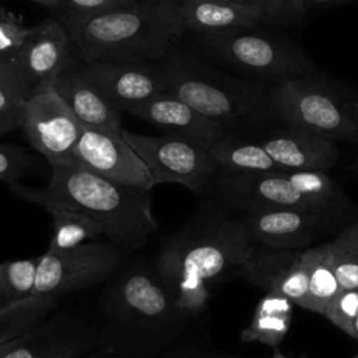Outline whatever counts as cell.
<instances>
[{
	"label": "cell",
	"mask_w": 358,
	"mask_h": 358,
	"mask_svg": "<svg viewBox=\"0 0 358 358\" xmlns=\"http://www.w3.org/2000/svg\"><path fill=\"white\" fill-rule=\"evenodd\" d=\"M271 358H285V357H284L282 354H280V352H275V354H274Z\"/></svg>",
	"instance_id": "7bdbcfd3"
},
{
	"label": "cell",
	"mask_w": 358,
	"mask_h": 358,
	"mask_svg": "<svg viewBox=\"0 0 358 358\" xmlns=\"http://www.w3.org/2000/svg\"><path fill=\"white\" fill-rule=\"evenodd\" d=\"M98 347L119 358H150L178 340L189 315L175 302L155 267L137 264L116 277L101 296Z\"/></svg>",
	"instance_id": "7a4b0ae2"
},
{
	"label": "cell",
	"mask_w": 358,
	"mask_h": 358,
	"mask_svg": "<svg viewBox=\"0 0 358 358\" xmlns=\"http://www.w3.org/2000/svg\"><path fill=\"white\" fill-rule=\"evenodd\" d=\"M122 134L148 166L155 186L178 183L196 194L214 190L220 169L207 148L173 134L147 136L126 129Z\"/></svg>",
	"instance_id": "ba28073f"
},
{
	"label": "cell",
	"mask_w": 358,
	"mask_h": 358,
	"mask_svg": "<svg viewBox=\"0 0 358 358\" xmlns=\"http://www.w3.org/2000/svg\"><path fill=\"white\" fill-rule=\"evenodd\" d=\"M31 28L22 25L14 15H0V55L17 66V56Z\"/></svg>",
	"instance_id": "836d02e7"
},
{
	"label": "cell",
	"mask_w": 358,
	"mask_h": 358,
	"mask_svg": "<svg viewBox=\"0 0 358 358\" xmlns=\"http://www.w3.org/2000/svg\"><path fill=\"white\" fill-rule=\"evenodd\" d=\"M207 49L249 80L274 87L288 80L316 74V64L295 43L249 29L203 35Z\"/></svg>",
	"instance_id": "52a82bcc"
},
{
	"label": "cell",
	"mask_w": 358,
	"mask_h": 358,
	"mask_svg": "<svg viewBox=\"0 0 358 358\" xmlns=\"http://www.w3.org/2000/svg\"><path fill=\"white\" fill-rule=\"evenodd\" d=\"M354 250H355V249H354ZM357 252H358V250H357Z\"/></svg>",
	"instance_id": "bcb514c9"
},
{
	"label": "cell",
	"mask_w": 358,
	"mask_h": 358,
	"mask_svg": "<svg viewBox=\"0 0 358 358\" xmlns=\"http://www.w3.org/2000/svg\"><path fill=\"white\" fill-rule=\"evenodd\" d=\"M78 358H119V357H116L115 354H112L110 351H108L105 348L96 347L92 351H90V352H87V354H84V355H81Z\"/></svg>",
	"instance_id": "74e56055"
},
{
	"label": "cell",
	"mask_w": 358,
	"mask_h": 358,
	"mask_svg": "<svg viewBox=\"0 0 358 358\" xmlns=\"http://www.w3.org/2000/svg\"><path fill=\"white\" fill-rule=\"evenodd\" d=\"M165 91L176 95L228 133L257 129L275 117L270 85L224 74L196 60L171 59L161 70Z\"/></svg>",
	"instance_id": "5b68a950"
},
{
	"label": "cell",
	"mask_w": 358,
	"mask_h": 358,
	"mask_svg": "<svg viewBox=\"0 0 358 358\" xmlns=\"http://www.w3.org/2000/svg\"><path fill=\"white\" fill-rule=\"evenodd\" d=\"M351 337H354L355 340H358V315L354 320V324H352V333H351Z\"/></svg>",
	"instance_id": "60d3db41"
},
{
	"label": "cell",
	"mask_w": 358,
	"mask_h": 358,
	"mask_svg": "<svg viewBox=\"0 0 358 358\" xmlns=\"http://www.w3.org/2000/svg\"><path fill=\"white\" fill-rule=\"evenodd\" d=\"M179 4L186 28L201 35L249 29L264 24L259 11L231 0H182Z\"/></svg>",
	"instance_id": "44dd1931"
},
{
	"label": "cell",
	"mask_w": 358,
	"mask_h": 358,
	"mask_svg": "<svg viewBox=\"0 0 358 358\" xmlns=\"http://www.w3.org/2000/svg\"><path fill=\"white\" fill-rule=\"evenodd\" d=\"M63 24L85 63H148L164 57L187 29L175 0H138L88 18L66 17Z\"/></svg>",
	"instance_id": "277c9868"
},
{
	"label": "cell",
	"mask_w": 358,
	"mask_h": 358,
	"mask_svg": "<svg viewBox=\"0 0 358 358\" xmlns=\"http://www.w3.org/2000/svg\"><path fill=\"white\" fill-rule=\"evenodd\" d=\"M0 81L6 83L8 85H13L15 88H20L31 96V92H29L24 78L21 77L18 67L15 66V63L8 60L3 55H0Z\"/></svg>",
	"instance_id": "d590c367"
},
{
	"label": "cell",
	"mask_w": 358,
	"mask_h": 358,
	"mask_svg": "<svg viewBox=\"0 0 358 358\" xmlns=\"http://www.w3.org/2000/svg\"><path fill=\"white\" fill-rule=\"evenodd\" d=\"M39 257L0 263V306L34 295Z\"/></svg>",
	"instance_id": "83f0119b"
},
{
	"label": "cell",
	"mask_w": 358,
	"mask_h": 358,
	"mask_svg": "<svg viewBox=\"0 0 358 358\" xmlns=\"http://www.w3.org/2000/svg\"><path fill=\"white\" fill-rule=\"evenodd\" d=\"M306 7H310V6H316V4H323V3H327V0H303Z\"/></svg>",
	"instance_id": "b9f144b4"
},
{
	"label": "cell",
	"mask_w": 358,
	"mask_h": 358,
	"mask_svg": "<svg viewBox=\"0 0 358 358\" xmlns=\"http://www.w3.org/2000/svg\"><path fill=\"white\" fill-rule=\"evenodd\" d=\"M138 0H62V8L69 18H88L124 7L136 6Z\"/></svg>",
	"instance_id": "e575fe53"
},
{
	"label": "cell",
	"mask_w": 358,
	"mask_h": 358,
	"mask_svg": "<svg viewBox=\"0 0 358 358\" xmlns=\"http://www.w3.org/2000/svg\"><path fill=\"white\" fill-rule=\"evenodd\" d=\"M84 64L103 94L120 112H130L165 91L161 70L151 69L148 63L84 62Z\"/></svg>",
	"instance_id": "d6986e66"
},
{
	"label": "cell",
	"mask_w": 358,
	"mask_h": 358,
	"mask_svg": "<svg viewBox=\"0 0 358 358\" xmlns=\"http://www.w3.org/2000/svg\"><path fill=\"white\" fill-rule=\"evenodd\" d=\"M28 98L22 90L0 81V137L21 129Z\"/></svg>",
	"instance_id": "4dcf8cb0"
},
{
	"label": "cell",
	"mask_w": 358,
	"mask_h": 358,
	"mask_svg": "<svg viewBox=\"0 0 358 358\" xmlns=\"http://www.w3.org/2000/svg\"><path fill=\"white\" fill-rule=\"evenodd\" d=\"M260 143L285 171H327L340 157L334 141L287 124L268 133Z\"/></svg>",
	"instance_id": "ffe728a7"
},
{
	"label": "cell",
	"mask_w": 358,
	"mask_h": 358,
	"mask_svg": "<svg viewBox=\"0 0 358 358\" xmlns=\"http://www.w3.org/2000/svg\"><path fill=\"white\" fill-rule=\"evenodd\" d=\"M129 113L164 130L166 134L192 140L207 150L228 133L220 123L166 91L154 95Z\"/></svg>",
	"instance_id": "ac0fdd59"
},
{
	"label": "cell",
	"mask_w": 358,
	"mask_h": 358,
	"mask_svg": "<svg viewBox=\"0 0 358 358\" xmlns=\"http://www.w3.org/2000/svg\"><path fill=\"white\" fill-rule=\"evenodd\" d=\"M294 187L302 193L315 208L326 215L345 220L352 206L348 196L326 171H285Z\"/></svg>",
	"instance_id": "cb8c5ba5"
},
{
	"label": "cell",
	"mask_w": 358,
	"mask_h": 358,
	"mask_svg": "<svg viewBox=\"0 0 358 358\" xmlns=\"http://www.w3.org/2000/svg\"><path fill=\"white\" fill-rule=\"evenodd\" d=\"M255 246L301 250L326 234L337 217L305 210H262L239 214Z\"/></svg>",
	"instance_id": "5bb4252c"
},
{
	"label": "cell",
	"mask_w": 358,
	"mask_h": 358,
	"mask_svg": "<svg viewBox=\"0 0 358 358\" xmlns=\"http://www.w3.org/2000/svg\"><path fill=\"white\" fill-rule=\"evenodd\" d=\"M338 243H343L351 249L358 250V221H355L354 224L348 225L347 228H344L337 236L336 239Z\"/></svg>",
	"instance_id": "8d00e7d4"
},
{
	"label": "cell",
	"mask_w": 358,
	"mask_h": 358,
	"mask_svg": "<svg viewBox=\"0 0 358 358\" xmlns=\"http://www.w3.org/2000/svg\"><path fill=\"white\" fill-rule=\"evenodd\" d=\"M45 208L52 218V236L48 249L64 250L105 238L101 224L81 211L59 206H46Z\"/></svg>",
	"instance_id": "d4e9b609"
},
{
	"label": "cell",
	"mask_w": 358,
	"mask_h": 358,
	"mask_svg": "<svg viewBox=\"0 0 358 358\" xmlns=\"http://www.w3.org/2000/svg\"><path fill=\"white\" fill-rule=\"evenodd\" d=\"M50 169L46 187L15 183L8 186L11 193L42 207L59 206L87 214L101 224L105 239L124 252L138 249L157 231L151 190L112 182L74 158Z\"/></svg>",
	"instance_id": "6da1fadb"
},
{
	"label": "cell",
	"mask_w": 358,
	"mask_h": 358,
	"mask_svg": "<svg viewBox=\"0 0 358 358\" xmlns=\"http://www.w3.org/2000/svg\"><path fill=\"white\" fill-rule=\"evenodd\" d=\"M351 358H358V352H357V354H354Z\"/></svg>",
	"instance_id": "f6af8a7d"
},
{
	"label": "cell",
	"mask_w": 358,
	"mask_h": 358,
	"mask_svg": "<svg viewBox=\"0 0 358 358\" xmlns=\"http://www.w3.org/2000/svg\"><path fill=\"white\" fill-rule=\"evenodd\" d=\"M66 101L84 127L120 131L122 112L109 101L88 73L83 60L74 59L56 77L52 85Z\"/></svg>",
	"instance_id": "e0dca14e"
},
{
	"label": "cell",
	"mask_w": 358,
	"mask_h": 358,
	"mask_svg": "<svg viewBox=\"0 0 358 358\" xmlns=\"http://www.w3.org/2000/svg\"><path fill=\"white\" fill-rule=\"evenodd\" d=\"M236 275L264 292L285 296L298 306H302L308 294L309 274L303 250L256 246Z\"/></svg>",
	"instance_id": "2e32d148"
},
{
	"label": "cell",
	"mask_w": 358,
	"mask_h": 358,
	"mask_svg": "<svg viewBox=\"0 0 358 358\" xmlns=\"http://www.w3.org/2000/svg\"><path fill=\"white\" fill-rule=\"evenodd\" d=\"M57 299L32 295L22 301L0 306V345L21 336L43 320L56 306Z\"/></svg>",
	"instance_id": "484cf974"
},
{
	"label": "cell",
	"mask_w": 358,
	"mask_h": 358,
	"mask_svg": "<svg viewBox=\"0 0 358 358\" xmlns=\"http://www.w3.org/2000/svg\"><path fill=\"white\" fill-rule=\"evenodd\" d=\"M358 315V289H340L324 312L329 319L340 330L351 336L352 324Z\"/></svg>",
	"instance_id": "1f68e13d"
},
{
	"label": "cell",
	"mask_w": 358,
	"mask_h": 358,
	"mask_svg": "<svg viewBox=\"0 0 358 358\" xmlns=\"http://www.w3.org/2000/svg\"><path fill=\"white\" fill-rule=\"evenodd\" d=\"M208 151L220 172L267 173L285 171L268 155L260 141L249 140L239 133H227Z\"/></svg>",
	"instance_id": "7402d4cb"
},
{
	"label": "cell",
	"mask_w": 358,
	"mask_h": 358,
	"mask_svg": "<svg viewBox=\"0 0 358 358\" xmlns=\"http://www.w3.org/2000/svg\"><path fill=\"white\" fill-rule=\"evenodd\" d=\"M98 347V331L70 313L46 316L14 340L0 345V358H78Z\"/></svg>",
	"instance_id": "8fae6325"
},
{
	"label": "cell",
	"mask_w": 358,
	"mask_h": 358,
	"mask_svg": "<svg viewBox=\"0 0 358 358\" xmlns=\"http://www.w3.org/2000/svg\"><path fill=\"white\" fill-rule=\"evenodd\" d=\"M337 1H351V0H327V3H337Z\"/></svg>",
	"instance_id": "ee69618b"
},
{
	"label": "cell",
	"mask_w": 358,
	"mask_h": 358,
	"mask_svg": "<svg viewBox=\"0 0 358 358\" xmlns=\"http://www.w3.org/2000/svg\"><path fill=\"white\" fill-rule=\"evenodd\" d=\"M179 358H238L232 355H224V354H206V352H190L186 355H180Z\"/></svg>",
	"instance_id": "f35d334b"
},
{
	"label": "cell",
	"mask_w": 358,
	"mask_h": 358,
	"mask_svg": "<svg viewBox=\"0 0 358 358\" xmlns=\"http://www.w3.org/2000/svg\"><path fill=\"white\" fill-rule=\"evenodd\" d=\"M255 249L239 217L208 203L171 236L154 267L171 294L183 288L210 289L236 274Z\"/></svg>",
	"instance_id": "3957f363"
},
{
	"label": "cell",
	"mask_w": 358,
	"mask_h": 358,
	"mask_svg": "<svg viewBox=\"0 0 358 358\" xmlns=\"http://www.w3.org/2000/svg\"><path fill=\"white\" fill-rule=\"evenodd\" d=\"M120 249L109 241L52 250L39 256L34 295L60 298L108 280L119 267Z\"/></svg>",
	"instance_id": "9c48e42d"
},
{
	"label": "cell",
	"mask_w": 358,
	"mask_h": 358,
	"mask_svg": "<svg viewBox=\"0 0 358 358\" xmlns=\"http://www.w3.org/2000/svg\"><path fill=\"white\" fill-rule=\"evenodd\" d=\"M292 305L285 296L266 292L257 302L250 323L241 333L242 341L278 347L291 327Z\"/></svg>",
	"instance_id": "603a6c76"
},
{
	"label": "cell",
	"mask_w": 358,
	"mask_h": 358,
	"mask_svg": "<svg viewBox=\"0 0 358 358\" xmlns=\"http://www.w3.org/2000/svg\"><path fill=\"white\" fill-rule=\"evenodd\" d=\"M303 255L308 266L309 284L306 298L301 308L324 315L330 302L340 292V284L324 260L320 246L305 249Z\"/></svg>",
	"instance_id": "4316f807"
},
{
	"label": "cell",
	"mask_w": 358,
	"mask_h": 358,
	"mask_svg": "<svg viewBox=\"0 0 358 358\" xmlns=\"http://www.w3.org/2000/svg\"><path fill=\"white\" fill-rule=\"evenodd\" d=\"M214 190L224 208L238 211L239 214L262 210H305L319 213L294 187L285 171L267 173L218 172Z\"/></svg>",
	"instance_id": "7c38bea8"
},
{
	"label": "cell",
	"mask_w": 358,
	"mask_h": 358,
	"mask_svg": "<svg viewBox=\"0 0 358 358\" xmlns=\"http://www.w3.org/2000/svg\"><path fill=\"white\" fill-rule=\"evenodd\" d=\"M27 1H32V3L41 4L43 7H48V8H53V10L62 8V0H27Z\"/></svg>",
	"instance_id": "ab89813d"
},
{
	"label": "cell",
	"mask_w": 358,
	"mask_h": 358,
	"mask_svg": "<svg viewBox=\"0 0 358 358\" xmlns=\"http://www.w3.org/2000/svg\"><path fill=\"white\" fill-rule=\"evenodd\" d=\"M341 289H358V252L331 241L319 245Z\"/></svg>",
	"instance_id": "f1b7e54d"
},
{
	"label": "cell",
	"mask_w": 358,
	"mask_h": 358,
	"mask_svg": "<svg viewBox=\"0 0 358 358\" xmlns=\"http://www.w3.org/2000/svg\"><path fill=\"white\" fill-rule=\"evenodd\" d=\"M73 50L74 45L63 21L49 18L31 27L17 56V67L29 92L52 87L73 60Z\"/></svg>",
	"instance_id": "9a60e30c"
},
{
	"label": "cell",
	"mask_w": 358,
	"mask_h": 358,
	"mask_svg": "<svg viewBox=\"0 0 358 358\" xmlns=\"http://www.w3.org/2000/svg\"><path fill=\"white\" fill-rule=\"evenodd\" d=\"M74 159L92 172L124 186L152 190V175L120 131L84 127L74 150Z\"/></svg>",
	"instance_id": "4fadbf2b"
},
{
	"label": "cell",
	"mask_w": 358,
	"mask_h": 358,
	"mask_svg": "<svg viewBox=\"0 0 358 358\" xmlns=\"http://www.w3.org/2000/svg\"><path fill=\"white\" fill-rule=\"evenodd\" d=\"M274 115L331 141L358 140V98L316 74L288 80L270 90Z\"/></svg>",
	"instance_id": "8992f818"
},
{
	"label": "cell",
	"mask_w": 358,
	"mask_h": 358,
	"mask_svg": "<svg viewBox=\"0 0 358 358\" xmlns=\"http://www.w3.org/2000/svg\"><path fill=\"white\" fill-rule=\"evenodd\" d=\"M34 165L31 155L10 144H0V180L10 185L20 183L21 178L27 176Z\"/></svg>",
	"instance_id": "d6a6232c"
},
{
	"label": "cell",
	"mask_w": 358,
	"mask_h": 358,
	"mask_svg": "<svg viewBox=\"0 0 358 358\" xmlns=\"http://www.w3.org/2000/svg\"><path fill=\"white\" fill-rule=\"evenodd\" d=\"M21 129L49 165L73 159L84 126L53 87L31 94Z\"/></svg>",
	"instance_id": "30bf717a"
},
{
	"label": "cell",
	"mask_w": 358,
	"mask_h": 358,
	"mask_svg": "<svg viewBox=\"0 0 358 358\" xmlns=\"http://www.w3.org/2000/svg\"><path fill=\"white\" fill-rule=\"evenodd\" d=\"M259 11L264 24H295L302 20L306 4L303 0H231Z\"/></svg>",
	"instance_id": "f546056e"
}]
</instances>
